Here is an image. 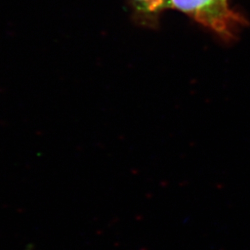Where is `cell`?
Segmentation results:
<instances>
[{"label": "cell", "instance_id": "6da1fadb", "mask_svg": "<svg viewBox=\"0 0 250 250\" xmlns=\"http://www.w3.org/2000/svg\"><path fill=\"white\" fill-rule=\"evenodd\" d=\"M171 4L225 38H233L246 24L241 15L231 9L229 0H171Z\"/></svg>", "mask_w": 250, "mask_h": 250}, {"label": "cell", "instance_id": "7a4b0ae2", "mask_svg": "<svg viewBox=\"0 0 250 250\" xmlns=\"http://www.w3.org/2000/svg\"><path fill=\"white\" fill-rule=\"evenodd\" d=\"M137 3L146 10L156 11L163 8L171 7V0H135Z\"/></svg>", "mask_w": 250, "mask_h": 250}]
</instances>
